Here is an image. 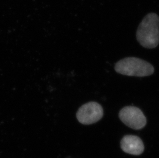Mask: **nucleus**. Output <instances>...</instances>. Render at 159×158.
Instances as JSON below:
<instances>
[{"label":"nucleus","instance_id":"obj_1","mask_svg":"<svg viewBox=\"0 0 159 158\" xmlns=\"http://www.w3.org/2000/svg\"><path fill=\"white\" fill-rule=\"evenodd\" d=\"M137 39L143 47L152 49L159 44V16L150 13L144 17L139 26Z\"/></svg>","mask_w":159,"mask_h":158},{"label":"nucleus","instance_id":"obj_2","mask_svg":"<svg viewBox=\"0 0 159 158\" xmlns=\"http://www.w3.org/2000/svg\"><path fill=\"white\" fill-rule=\"evenodd\" d=\"M117 73L128 76H149L152 75L155 69L152 64L135 57H128L120 60L114 67Z\"/></svg>","mask_w":159,"mask_h":158},{"label":"nucleus","instance_id":"obj_3","mask_svg":"<svg viewBox=\"0 0 159 158\" xmlns=\"http://www.w3.org/2000/svg\"><path fill=\"white\" fill-rule=\"evenodd\" d=\"M119 118L126 125L135 130L141 129L147 123L142 111L135 106L123 108L119 112Z\"/></svg>","mask_w":159,"mask_h":158},{"label":"nucleus","instance_id":"obj_4","mask_svg":"<svg viewBox=\"0 0 159 158\" xmlns=\"http://www.w3.org/2000/svg\"><path fill=\"white\" fill-rule=\"evenodd\" d=\"M102 106L95 102H90L81 106L77 112L76 117L81 124L89 125L99 121L102 118Z\"/></svg>","mask_w":159,"mask_h":158},{"label":"nucleus","instance_id":"obj_5","mask_svg":"<svg viewBox=\"0 0 159 158\" xmlns=\"http://www.w3.org/2000/svg\"><path fill=\"white\" fill-rule=\"evenodd\" d=\"M120 146L124 152L133 155H140L144 151L141 139L134 135L124 136L120 142Z\"/></svg>","mask_w":159,"mask_h":158}]
</instances>
